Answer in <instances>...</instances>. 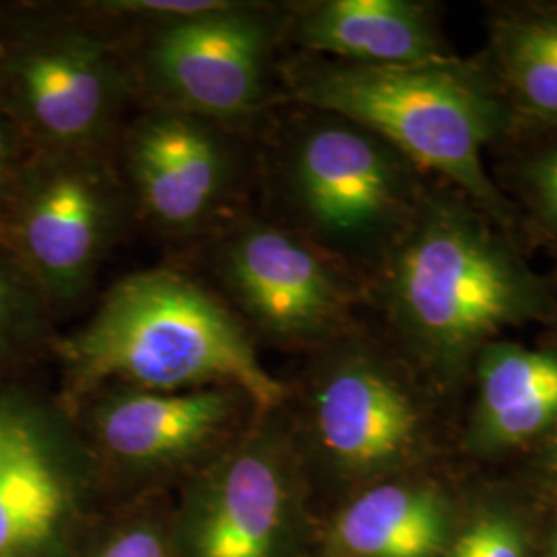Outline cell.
Segmentation results:
<instances>
[{
  "label": "cell",
  "instance_id": "cell-4",
  "mask_svg": "<svg viewBox=\"0 0 557 557\" xmlns=\"http://www.w3.org/2000/svg\"><path fill=\"white\" fill-rule=\"evenodd\" d=\"M278 161L294 232L345 269L374 273L428 195L418 168L368 128L310 110Z\"/></svg>",
  "mask_w": 557,
  "mask_h": 557
},
{
  "label": "cell",
  "instance_id": "cell-7",
  "mask_svg": "<svg viewBox=\"0 0 557 557\" xmlns=\"http://www.w3.org/2000/svg\"><path fill=\"white\" fill-rule=\"evenodd\" d=\"M213 262L242 319L273 341H335L354 324L358 292L343 267L289 227L238 221L221 238Z\"/></svg>",
  "mask_w": 557,
  "mask_h": 557
},
{
  "label": "cell",
  "instance_id": "cell-14",
  "mask_svg": "<svg viewBox=\"0 0 557 557\" xmlns=\"http://www.w3.org/2000/svg\"><path fill=\"white\" fill-rule=\"evenodd\" d=\"M479 398L469 442L483 453L515 448L557 425V349L490 343L478 356Z\"/></svg>",
  "mask_w": 557,
  "mask_h": 557
},
{
  "label": "cell",
  "instance_id": "cell-19",
  "mask_svg": "<svg viewBox=\"0 0 557 557\" xmlns=\"http://www.w3.org/2000/svg\"><path fill=\"white\" fill-rule=\"evenodd\" d=\"M517 188L531 227L541 238L557 242V137L520 161Z\"/></svg>",
  "mask_w": 557,
  "mask_h": 557
},
{
  "label": "cell",
  "instance_id": "cell-10",
  "mask_svg": "<svg viewBox=\"0 0 557 557\" xmlns=\"http://www.w3.org/2000/svg\"><path fill=\"white\" fill-rule=\"evenodd\" d=\"M126 176L143 215L170 236H193L223 211L236 168L218 126L170 108L126 135Z\"/></svg>",
  "mask_w": 557,
  "mask_h": 557
},
{
  "label": "cell",
  "instance_id": "cell-5",
  "mask_svg": "<svg viewBox=\"0 0 557 557\" xmlns=\"http://www.w3.org/2000/svg\"><path fill=\"white\" fill-rule=\"evenodd\" d=\"M124 188L106 153L41 151L7 209L4 244L50 304L87 294L124 218Z\"/></svg>",
  "mask_w": 557,
  "mask_h": 557
},
{
  "label": "cell",
  "instance_id": "cell-2",
  "mask_svg": "<svg viewBox=\"0 0 557 557\" xmlns=\"http://www.w3.org/2000/svg\"><path fill=\"white\" fill-rule=\"evenodd\" d=\"M292 98L337 114L395 147L421 174L434 172L502 227L512 207L490 178L483 153L517 116L490 66L450 59L366 66L304 57L287 71Z\"/></svg>",
  "mask_w": 557,
  "mask_h": 557
},
{
  "label": "cell",
  "instance_id": "cell-9",
  "mask_svg": "<svg viewBox=\"0 0 557 557\" xmlns=\"http://www.w3.org/2000/svg\"><path fill=\"white\" fill-rule=\"evenodd\" d=\"M312 430L322 455L337 469L374 475L418 455L423 413L376 349L347 341L320 368Z\"/></svg>",
  "mask_w": 557,
  "mask_h": 557
},
{
  "label": "cell",
  "instance_id": "cell-1",
  "mask_svg": "<svg viewBox=\"0 0 557 557\" xmlns=\"http://www.w3.org/2000/svg\"><path fill=\"white\" fill-rule=\"evenodd\" d=\"M384 322L419 361L455 374L515 326L552 322V281L506 227L457 190H428L418 215L372 273Z\"/></svg>",
  "mask_w": 557,
  "mask_h": 557
},
{
  "label": "cell",
  "instance_id": "cell-12",
  "mask_svg": "<svg viewBox=\"0 0 557 557\" xmlns=\"http://www.w3.org/2000/svg\"><path fill=\"white\" fill-rule=\"evenodd\" d=\"M238 395L244 397L227 386L174 393L119 391L101 398L94 411L96 438L103 453L124 467L178 465L223 436L236 413Z\"/></svg>",
  "mask_w": 557,
  "mask_h": 557
},
{
  "label": "cell",
  "instance_id": "cell-20",
  "mask_svg": "<svg viewBox=\"0 0 557 557\" xmlns=\"http://www.w3.org/2000/svg\"><path fill=\"white\" fill-rule=\"evenodd\" d=\"M448 557H529V554L510 518L483 515L458 535Z\"/></svg>",
  "mask_w": 557,
  "mask_h": 557
},
{
  "label": "cell",
  "instance_id": "cell-26",
  "mask_svg": "<svg viewBox=\"0 0 557 557\" xmlns=\"http://www.w3.org/2000/svg\"><path fill=\"white\" fill-rule=\"evenodd\" d=\"M552 324H557V306H556V312H554V319H552Z\"/></svg>",
  "mask_w": 557,
  "mask_h": 557
},
{
  "label": "cell",
  "instance_id": "cell-8",
  "mask_svg": "<svg viewBox=\"0 0 557 557\" xmlns=\"http://www.w3.org/2000/svg\"><path fill=\"white\" fill-rule=\"evenodd\" d=\"M277 23L269 9L230 2L188 20L153 25L143 77L161 101L207 122L259 110Z\"/></svg>",
  "mask_w": 557,
  "mask_h": 557
},
{
  "label": "cell",
  "instance_id": "cell-23",
  "mask_svg": "<svg viewBox=\"0 0 557 557\" xmlns=\"http://www.w3.org/2000/svg\"><path fill=\"white\" fill-rule=\"evenodd\" d=\"M100 557H168V549L156 531L133 529L112 541Z\"/></svg>",
  "mask_w": 557,
  "mask_h": 557
},
{
  "label": "cell",
  "instance_id": "cell-21",
  "mask_svg": "<svg viewBox=\"0 0 557 557\" xmlns=\"http://www.w3.org/2000/svg\"><path fill=\"white\" fill-rule=\"evenodd\" d=\"M223 4V0H103L89 4L94 13L110 17L147 21L151 25L170 21L188 20L200 13L213 11Z\"/></svg>",
  "mask_w": 557,
  "mask_h": 557
},
{
  "label": "cell",
  "instance_id": "cell-17",
  "mask_svg": "<svg viewBox=\"0 0 557 557\" xmlns=\"http://www.w3.org/2000/svg\"><path fill=\"white\" fill-rule=\"evenodd\" d=\"M448 512L436 492L386 483L359 496L335 527L354 557H434L448 541Z\"/></svg>",
  "mask_w": 557,
  "mask_h": 557
},
{
  "label": "cell",
  "instance_id": "cell-3",
  "mask_svg": "<svg viewBox=\"0 0 557 557\" xmlns=\"http://www.w3.org/2000/svg\"><path fill=\"white\" fill-rule=\"evenodd\" d=\"M57 349L75 395L120 382L160 393L227 386L260 411L277 409L285 398L238 314L165 269L120 278L96 314Z\"/></svg>",
  "mask_w": 557,
  "mask_h": 557
},
{
  "label": "cell",
  "instance_id": "cell-25",
  "mask_svg": "<svg viewBox=\"0 0 557 557\" xmlns=\"http://www.w3.org/2000/svg\"><path fill=\"white\" fill-rule=\"evenodd\" d=\"M549 557H557V535L554 539V543H552V549H549Z\"/></svg>",
  "mask_w": 557,
  "mask_h": 557
},
{
  "label": "cell",
  "instance_id": "cell-22",
  "mask_svg": "<svg viewBox=\"0 0 557 557\" xmlns=\"http://www.w3.org/2000/svg\"><path fill=\"white\" fill-rule=\"evenodd\" d=\"M29 161H23L15 131L0 120V213H7Z\"/></svg>",
  "mask_w": 557,
  "mask_h": 557
},
{
  "label": "cell",
  "instance_id": "cell-24",
  "mask_svg": "<svg viewBox=\"0 0 557 557\" xmlns=\"http://www.w3.org/2000/svg\"><path fill=\"white\" fill-rule=\"evenodd\" d=\"M545 436H547L545 453H543L545 467H547V471L557 479V425L549 434H545Z\"/></svg>",
  "mask_w": 557,
  "mask_h": 557
},
{
  "label": "cell",
  "instance_id": "cell-11",
  "mask_svg": "<svg viewBox=\"0 0 557 557\" xmlns=\"http://www.w3.org/2000/svg\"><path fill=\"white\" fill-rule=\"evenodd\" d=\"M186 520V557H281L289 471L275 434L259 432L200 479Z\"/></svg>",
  "mask_w": 557,
  "mask_h": 557
},
{
  "label": "cell",
  "instance_id": "cell-6",
  "mask_svg": "<svg viewBox=\"0 0 557 557\" xmlns=\"http://www.w3.org/2000/svg\"><path fill=\"white\" fill-rule=\"evenodd\" d=\"M21 124L44 151L106 153L135 73L96 27L62 21L21 40L2 62Z\"/></svg>",
  "mask_w": 557,
  "mask_h": 557
},
{
  "label": "cell",
  "instance_id": "cell-16",
  "mask_svg": "<svg viewBox=\"0 0 557 557\" xmlns=\"http://www.w3.org/2000/svg\"><path fill=\"white\" fill-rule=\"evenodd\" d=\"M485 64L517 120L557 124V4L496 11Z\"/></svg>",
  "mask_w": 557,
  "mask_h": 557
},
{
  "label": "cell",
  "instance_id": "cell-13",
  "mask_svg": "<svg viewBox=\"0 0 557 557\" xmlns=\"http://www.w3.org/2000/svg\"><path fill=\"white\" fill-rule=\"evenodd\" d=\"M292 38L308 57L366 66L455 57L436 9L418 0H319L292 9Z\"/></svg>",
  "mask_w": 557,
  "mask_h": 557
},
{
  "label": "cell",
  "instance_id": "cell-18",
  "mask_svg": "<svg viewBox=\"0 0 557 557\" xmlns=\"http://www.w3.org/2000/svg\"><path fill=\"white\" fill-rule=\"evenodd\" d=\"M50 299L11 248L0 242V359L44 337Z\"/></svg>",
  "mask_w": 557,
  "mask_h": 557
},
{
  "label": "cell",
  "instance_id": "cell-15",
  "mask_svg": "<svg viewBox=\"0 0 557 557\" xmlns=\"http://www.w3.org/2000/svg\"><path fill=\"white\" fill-rule=\"evenodd\" d=\"M79 473L77 446L46 413L0 475V557L41 547L59 533Z\"/></svg>",
  "mask_w": 557,
  "mask_h": 557
}]
</instances>
